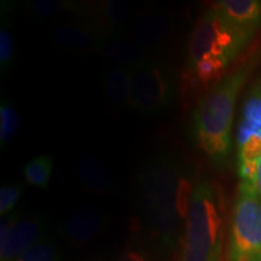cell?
I'll return each instance as SVG.
<instances>
[{
	"mask_svg": "<svg viewBox=\"0 0 261 261\" xmlns=\"http://www.w3.org/2000/svg\"><path fill=\"white\" fill-rule=\"evenodd\" d=\"M40 228V223L35 218H18L17 214L5 217L0 228L2 261L16 260L37 243Z\"/></svg>",
	"mask_w": 261,
	"mask_h": 261,
	"instance_id": "30bf717a",
	"label": "cell"
},
{
	"mask_svg": "<svg viewBox=\"0 0 261 261\" xmlns=\"http://www.w3.org/2000/svg\"><path fill=\"white\" fill-rule=\"evenodd\" d=\"M129 69L113 65L104 71L102 89L104 96L116 108L129 107Z\"/></svg>",
	"mask_w": 261,
	"mask_h": 261,
	"instance_id": "2e32d148",
	"label": "cell"
},
{
	"mask_svg": "<svg viewBox=\"0 0 261 261\" xmlns=\"http://www.w3.org/2000/svg\"><path fill=\"white\" fill-rule=\"evenodd\" d=\"M175 28V14L171 9L151 8L132 19L129 37L143 50L160 47L171 38Z\"/></svg>",
	"mask_w": 261,
	"mask_h": 261,
	"instance_id": "9c48e42d",
	"label": "cell"
},
{
	"mask_svg": "<svg viewBox=\"0 0 261 261\" xmlns=\"http://www.w3.org/2000/svg\"><path fill=\"white\" fill-rule=\"evenodd\" d=\"M96 54L117 67L127 68V69H130L148 60L145 50L139 47L129 37V34H127V32L102 37Z\"/></svg>",
	"mask_w": 261,
	"mask_h": 261,
	"instance_id": "7c38bea8",
	"label": "cell"
},
{
	"mask_svg": "<svg viewBox=\"0 0 261 261\" xmlns=\"http://www.w3.org/2000/svg\"><path fill=\"white\" fill-rule=\"evenodd\" d=\"M51 39L56 46L63 50L96 54L102 37L81 24H60L51 29Z\"/></svg>",
	"mask_w": 261,
	"mask_h": 261,
	"instance_id": "5bb4252c",
	"label": "cell"
},
{
	"mask_svg": "<svg viewBox=\"0 0 261 261\" xmlns=\"http://www.w3.org/2000/svg\"><path fill=\"white\" fill-rule=\"evenodd\" d=\"M248 44L249 40L213 6L204 11L189 35L182 92L190 96V92L217 84Z\"/></svg>",
	"mask_w": 261,
	"mask_h": 261,
	"instance_id": "7a4b0ae2",
	"label": "cell"
},
{
	"mask_svg": "<svg viewBox=\"0 0 261 261\" xmlns=\"http://www.w3.org/2000/svg\"><path fill=\"white\" fill-rule=\"evenodd\" d=\"M213 8L249 41L261 27L260 0H221Z\"/></svg>",
	"mask_w": 261,
	"mask_h": 261,
	"instance_id": "8fae6325",
	"label": "cell"
},
{
	"mask_svg": "<svg viewBox=\"0 0 261 261\" xmlns=\"http://www.w3.org/2000/svg\"><path fill=\"white\" fill-rule=\"evenodd\" d=\"M129 107L143 113H160L171 106L175 80L168 67L146 60L129 69Z\"/></svg>",
	"mask_w": 261,
	"mask_h": 261,
	"instance_id": "8992f818",
	"label": "cell"
},
{
	"mask_svg": "<svg viewBox=\"0 0 261 261\" xmlns=\"http://www.w3.org/2000/svg\"><path fill=\"white\" fill-rule=\"evenodd\" d=\"M71 14L77 24L91 29L99 37L127 32L130 21V8L120 0L71 2Z\"/></svg>",
	"mask_w": 261,
	"mask_h": 261,
	"instance_id": "ba28073f",
	"label": "cell"
},
{
	"mask_svg": "<svg viewBox=\"0 0 261 261\" xmlns=\"http://www.w3.org/2000/svg\"><path fill=\"white\" fill-rule=\"evenodd\" d=\"M21 117L16 108L8 100L0 103V145L4 149L17 137Z\"/></svg>",
	"mask_w": 261,
	"mask_h": 261,
	"instance_id": "ac0fdd59",
	"label": "cell"
},
{
	"mask_svg": "<svg viewBox=\"0 0 261 261\" xmlns=\"http://www.w3.org/2000/svg\"><path fill=\"white\" fill-rule=\"evenodd\" d=\"M256 191L261 200V161H260L259 168H257V174H256Z\"/></svg>",
	"mask_w": 261,
	"mask_h": 261,
	"instance_id": "cb8c5ba5",
	"label": "cell"
},
{
	"mask_svg": "<svg viewBox=\"0 0 261 261\" xmlns=\"http://www.w3.org/2000/svg\"><path fill=\"white\" fill-rule=\"evenodd\" d=\"M249 65L226 74L198 99L194 110V136L198 148L217 166L226 161L231 149L234 108L246 84Z\"/></svg>",
	"mask_w": 261,
	"mask_h": 261,
	"instance_id": "3957f363",
	"label": "cell"
},
{
	"mask_svg": "<svg viewBox=\"0 0 261 261\" xmlns=\"http://www.w3.org/2000/svg\"><path fill=\"white\" fill-rule=\"evenodd\" d=\"M83 190L92 195H106L113 189V180L103 162L93 155H84L75 165Z\"/></svg>",
	"mask_w": 261,
	"mask_h": 261,
	"instance_id": "9a60e30c",
	"label": "cell"
},
{
	"mask_svg": "<svg viewBox=\"0 0 261 261\" xmlns=\"http://www.w3.org/2000/svg\"><path fill=\"white\" fill-rule=\"evenodd\" d=\"M70 9L71 2L65 0H33L28 5L29 14L40 21H50Z\"/></svg>",
	"mask_w": 261,
	"mask_h": 261,
	"instance_id": "ffe728a7",
	"label": "cell"
},
{
	"mask_svg": "<svg viewBox=\"0 0 261 261\" xmlns=\"http://www.w3.org/2000/svg\"><path fill=\"white\" fill-rule=\"evenodd\" d=\"M117 261H150V260L143 253L137 252V250H129V252H126L125 254H122Z\"/></svg>",
	"mask_w": 261,
	"mask_h": 261,
	"instance_id": "603a6c76",
	"label": "cell"
},
{
	"mask_svg": "<svg viewBox=\"0 0 261 261\" xmlns=\"http://www.w3.org/2000/svg\"><path fill=\"white\" fill-rule=\"evenodd\" d=\"M221 242V189L211 179H197L185 219L180 261H220Z\"/></svg>",
	"mask_w": 261,
	"mask_h": 261,
	"instance_id": "277c9868",
	"label": "cell"
},
{
	"mask_svg": "<svg viewBox=\"0 0 261 261\" xmlns=\"http://www.w3.org/2000/svg\"><path fill=\"white\" fill-rule=\"evenodd\" d=\"M104 218L92 207H81L73 211L63 224L65 237L75 246L90 243L103 228Z\"/></svg>",
	"mask_w": 261,
	"mask_h": 261,
	"instance_id": "4fadbf2b",
	"label": "cell"
},
{
	"mask_svg": "<svg viewBox=\"0 0 261 261\" xmlns=\"http://www.w3.org/2000/svg\"><path fill=\"white\" fill-rule=\"evenodd\" d=\"M16 56L15 35L8 16L2 12L0 23V70L4 74L12 67Z\"/></svg>",
	"mask_w": 261,
	"mask_h": 261,
	"instance_id": "d6986e66",
	"label": "cell"
},
{
	"mask_svg": "<svg viewBox=\"0 0 261 261\" xmlns=\"http://www.w3.org/2000/svg\"><path fill=\"white\" fill-rule=\"evenodd\" d=\"M23 192V185L18 182L4 184L0 188V214L2 217L9 214L15 208Z\"/></svg>",
	"mask_w": 261,
	"mask_h": 261,
	"instance_id": "7402d4cb",
	"label": "cell"
},
{
	"mask_svg": "<svg viewBox=\"0 0 261 261\" xmlns=\"http://www.w3.org/2000/svg\"><path fill=\"white\" fill-rule=\"evenodd\" d=\"M194 185L190 173L167 152L146 160L137 175V201L149 230L167 247L177 242L187 219Z\"/></svg>",
	"mask_w": 261,
	"mask_h": 261,
	"instance_id": "6da1fadb",
	"label": "cell"
},
{
	"mask_svg": "<svg viewBox=\"0 0 261 261\" xmlns=\"http://www.w3.org/2000/svg\"><path fill=\"white\" fill-rule=\"evenodd\" d=\"M16 261H58V254L51 243L40 241L28 248Z\"/></svg>",
	"mask_w": 261,
	"mask_h": 261,
	"instance_id": "44dd1931",
	"label": "cell"
},
{
	"mask_svg": "<svg viewBox=\"0 0 261 261\" xmlns=\"http://www.w3.org/2000/svg\"><path fill=\"white\" fill-rule=\"evenodd\" d=\"M236 142L240 184L256 188L261 161V80L253 85L244 99Z\"/></svg>",
	"mask_w": 261,
	"mask_h": 261,
	"instance_id": "52a82bcc",
	"label": "cell"
},
{
	"mask_svg": "<svg viewBox=\"0 0 261 261\" xmlns=\"http://www.w3.org/2000/svg\"><path fill=\"white\" fill-rule=\"evenodd\" d=\"M54 171V159L50 155H40L28 161L23 167V177L32 187L47 189Z\"/></svg>",
	"mask_w": 261,
	"mask_h": 261,
	"instance_id": "e0dca14e",
	"label": "cell"
},
{
	"mask_svg": "<svg viewBox=\"0 0 261 261\" xmlns=\"http://www.w3.org/2000/svg\"><path fill=\"white\" fill-rule=\"evenodd\" d=\"M230 261H261V200L256 188L240 184L231 225Z\"/></svg>",
	"mask_w": 261,
	"mask_h": 261,
	"instance_id": "5b68a950",
	"label": "cell"
}]
</instances>
